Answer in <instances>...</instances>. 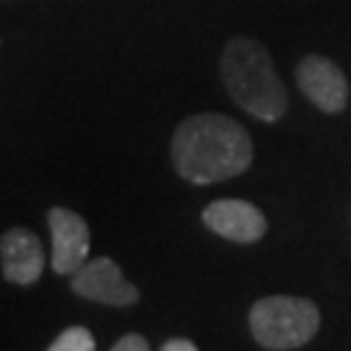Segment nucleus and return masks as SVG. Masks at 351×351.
Masks as SVG:
<instances>
[{"mask_svg": "<svg viewBox=\"0 0 351 351\" xmlns=\"http://www.w3.org/2000/svg\"><path fill=\"white\" fill-rule=\"evenodd\" d=\"M177 175L193 185H213L247 172L252 141L237 120L219 112H201L182 120L172 136Z\"/></svg>", "mask_w": 351, "mask_h": 351, "instance_id": "f257e3e1", "label": "nucleus"}, {"mask_svg": "<svg viewBox=\"0 0 351 351\" xmlns=\"http://www.w3.org/2000/svg\"><path fill=\"white\" fill-rule=\"evenodd\" d=\"M221 81L229 97L247 114L278 123L289 110V94L274 68V58L263 42L234 37L221 52Z\"/></svg>", "mask_w": 351, "mask_h": 351, "instance_id": "f03ea898", "label": "nucleus"}, {"mask_svg": "<svg viewBox=\"0 0 351 351\" xmlns=\"http://www.w3.org/2000/svg\"><path fill=\"white\" fill-rule=\"evenodd\" d=\"M252 339L268 351L300 349L320 330V310L304 297L274 294L250 307Z\"/></svg>", "mask_w": 351, "mask_h": 351, "instance_id": "7ed1b4c3", "label": "nucleus"}, {"mask_svg": "<svg viewBox=\"0 0 351 351\" xmlns=\"http://www.w3.org/2000/svg\"><path fill=\"white\" fill-rule=\"evenodd\" d=\"M294 78H297V86H300L302 94L313 101L320 112L339 114L346 110L349 81H346V73L330 58L304 55L297 63Z\"/></svg>", "mask_w": 351, "mask_h": 351, "instance_id": "20e7f679", "label": "nucleus"}, {"mask_svg": "<svg viewBox=\"0 0 351 351\" xmlns=\"http://www.w3.org/2000/svg\"><path fill=\"white\" fill-rule=\"evenodd\" d=\"M71 289L78 297L110 307H130L141 300V291L120 271L112 258L86 261L71 278Z\"/></svg>", "mask_w": 351, "mask_h": 351, "instance_id": "39448f33", "label": "nucleus"}, {"mask_svg": "<svg viewBox=\"0 0 351 351\" xmlns=\"http://www.w3.org/2000/svg\"><path fill=\"white\" fill-rule=\"evenodd\" d=\"M47 224L52 234V268L60 276H73L88 258V234L86 221L71 208L55 206L47 213Z\"/></svg>", "mask_w": 351, "mask_h": 351, "instance_id": "423d86ee", "label": "nucleus"}, {"mask_svg": "<svg viewBox=\"0 0 351 351\" xmlns=\"http://www.w3.org/2000/svg\"><path fill=\"white\" fill-rule=\"evenodd\" d=\"M203 224L211 229L213 234L239 245H250L265 237L268 221L265 213L247 201L239 198H224V201H213L203 208Z\"/></svg>", "mask_w": 351, "mask_h": 351, "instance_id": "0eeeda50", "label": "nucleus"}, {"mask_svg": "<svg viewBox=\"0 0 351 351\" xmlns=\"http://www.w3.org/2000/svg\"><path fill=\"white\" fill-rule=\"evenodd\" d=\"M0 263H3L5 281L19 287L37 284L45 271V250L39 237L24 226L8 229L0 237Z\"/></svg>", "mask_w": 351, "mask_h": 351, "instance_id": "6e6552de", "label": "nucleus"}, {"mask_svg": "<svg viewBox=\"0 0 351 351\" xmlns=\"http://www.w3.org/2000/svg\"><path fill=\"white\" fill-rule=\"evenodd\" d=\"M47 351H97V341H94L88 328L73 326L65 328L63 333L52 341Z\"/></svg>", "mask_w": 351, "mask_h": 351, "instance_id": "1a4fd4ad", "label": "nucleus"}, {"mask_svg": "<svg viewBox=\"0 0 351 351\" xmlns=\"http://www.w3.org/2000/svg\"><path fill=\"white\" fill-rule=\"evenodd\" d=\"M110 351H151V346L149 341L143 339V336H138V333H128Z\"/></svg>", "mask_w": 351, "mask_h": 351, "instance_id": "9d476101", "label": "nucleus"}, {"mask_svg": "<svg viewBox=\"0 0 351 351\" xmlns=\"http://www.w3.org/2000/svg\"><path fill=\"white\" fill-rule=\"evenodd\" d=\"M162 351H198V346L188 339H169L162 346Z\"/></svg>", "mask_w": 351, "mask_h": 351, "instance_id": "9b49d317", "label": "nucleus"}]
</instances>
